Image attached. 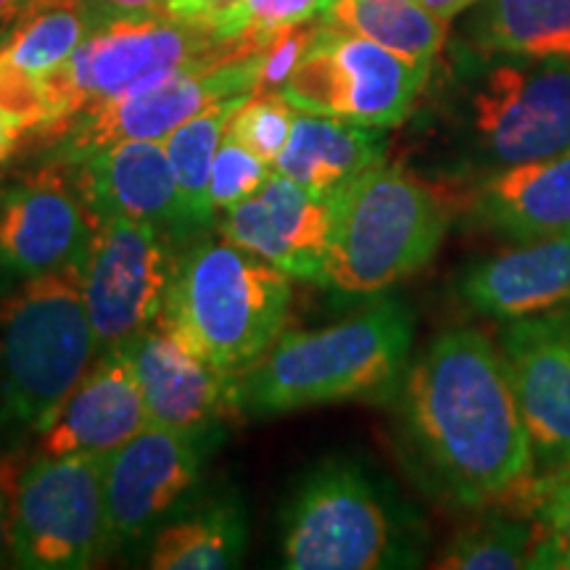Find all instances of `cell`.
<instances>
[{"label":"cell","mask_w":570,"mask_h":570,"mask_svg":"<svg viewBox=\"0 0 570 570\" xmlns=\"http://www.w3.org/2000/svg\"><path fill=\"white\" fill-rule=\"evenodd\" d=\"M399 439L420 483L460 510L510 502L537 475L502 348L452 327L410 362L396 389Z\"/></svg>","instance_id":"6da1fadb"},{"label":"cell","mask_w":570,"mask_h":570,"mask_svg":"<svg viewBox=\"0 0 570 570\" xmlns=\"http://www.w3.org/2000/svg\"><path fill=\"white\" fill-rule=\"evenodd\" d=\"M415 317L396 298L315 331H283L238 373V410L269 417L389 396L407 373Z\"/></svg>","instance_id":"7a4b0ae2"},{"label":"cell","mask_w":570,"mask_h":570,"mask_svg":"<svg viewBox=\"0 0 570 570\" xmlns=\"http://www.w3.org/2000/svg\"><path fill=\"white\" fill-rule=\"evenodd\" d=\"M425 544L417 512L352 458L312 468L283 512L281 560L291 570L415 568Z\"/></svg>","instance_id":"3957f363"},{"label":"cell","mask_w":570,"mask_h":570,"mask_svg":"<svg viewBox=\"0 0 570 570\" xmlns=\"http://www.w3.org/2000/svg\"><path fill=\"white\" fill-rule=\"evenodd\" d=\"M454 196L383 161L333 194V233L317 285L377 296L423 269L449 230Z\"/></svg>","instance_id":"277c9868"},{"label":"cell","mask_w":570,"mask_h":570,"mask_svg":"<svg viewBox=\"0 0 570 570\" xmlns=\"http://www.w3.org/2000/svg\"><path fill=\"white\" fill-rule=\"evenodd\" d=\"M465 56L449 109L458 180L570 151V61Z\"/></svg>","instance_id":"5b68a950"},{"label":"cell","mask_w":570,"mask_h":570,"mask_svg":"<svg viewBox=\"0 0 570 570\" xmlns=\"http://www.w3.org/2000/svg\"><path fill=\"white\" fill-rule=\"evenodd\" d=\"M291 296L288 273L204 233L177 256L159 323L204 360L244 373L283 333Z\"/></svg>","instance_id":"8992f818"},{"label":"cell","mask_w":570,"mask_h":570,"mask_svg":"<svg viewBox=\"0 0 570 570\" xmlns=\"http://www.w3.org/2000/svg\"><path fill=\"white\" fill-rule=\"evenodd\" d=\"M98 354L82 265L21 281L0 302V433H40Z\"/></svg>","instance_id":"52a82bcc"},{"label":"cell","mask_w":570,"mask_h":570,"mask_svg":"<svg viewBox=\"0 0 570 570\" xmlns=\"http://www.w3.org/2000/svg\"><path fill=\"white\" fill-rule=\"evenodd\" d=\"M248 53L256 51L246 40H223L202 24L175 17L101 27L46 80L53 125L40 140H56L80 114L119 101L175 71Z\"/></svg>","instance_id":"ba28073f"},{"label":"cell","mask_w":570,"mask_h":570,"mask_svg":"<svg viewBox=\"0 0 570 570\" xmlns=\"http://www.w3.org/2000/svg\"><path fill=\"white\" fill-rule=\"evenodd\" d=\"M114 552L104 494V458L27 462L13 502L11 566L27 570L96 568Z\"/></svg>","instance_id":"9c48e42d"},{"label":"cell","mask_w":570,"mask_h":570,"mask_svg":"<svg viewBox=\"0 0 570 570\" xmlns=\"http://www.w3.org/2000/svg\"><path fill=\"white\" fill-rule=\"evenodd\" d=\"M431 71L320 17L317 38L281 96L298 111L391 130L412 117Z\"/></svg>","instance_id":"30bf717a"},{"label":"cell","mask_w":570,"mask_h":570,"mask_svg":"<svg viewBox=\"0 0 570 570\" xmlns=\"http://www.w3.org/2000/svg\"><path fill=\"white\" fill-rule=\"evenodd\" d=\"M183 244L122 217L96 219L82 262V294L98 352L130 344L161 320Z\"/></svg>","instance_id":"8fae6325"},{"label":"cell","mask_w":570,"mask_h":570,"mask_svg":"<svg viewBox=\"0 0 570 570\" xmlns=\"http://www.w3.org/2000/svg\"><path fill=\"white\" fill-rule=\"evenodd\" d=\"M256 90L259 53L180 69L119 101L80 114L59 138L48 142L51 151L46 159L67 164L122 140H164L212 106L248 98Z\"/></svg>","instance_id":"7c38bea8"},{"label":"cell","mask_w":570,"mask_h":570,"mask_svg":"<svg viewBox=\"0 0 570 570\" xmlns=\"http://www.w3.org/2000/svg\"><path fill=\"white\" fill-rule=\"evenodd\" d=\"M217 428L177 431L146 425L104 458V494L114 552L159 531L161 520L194 489Z\"/></svg>","instance_id":"4fadbf2b"},{"label":"cell","mask_w":570,"mask_h":570,"mask_svg":"<svg viewBox=\"0 0 570 570\" xmlns=\"http://www.w3.org/2000/svg\"><path fill=\"white\" fill-rule=\"evenodd\" d=\"M96 217L67 164L42 159L32 173L0 185V277L30 281L82 265Z\"/></svg>","instance_id":"5bb4252c"},{"label":"cell","mask_w":570,"mask_h":570,"mask_svg":"<svg viewBox=\"0 0 570 570\" xmlns=\"http://www.w3.org/2000/svg\"><path fill=\"white\" fill-rule=\"evenodd\" d=\"M539 470L570 465V309L504 323L499 336Z\"/></svg>","instance_id":"9a60e30c"},{"label":"cell","mask_w":570,"mask_h":570,"mask_svg":"<svg viewBox=\"0 0 570 570\" xmlns=\"http://www.w3.org/2000/svg\"><path fill=\"white\" fill-rule=\"evenodd\" d=\"M67 169L96 219L122 217L154 225L183 246L198 238L164 140L114 142L67 161Z\"/></svg>","instance_id":"2e32d148"},{"label":"cell","mask_w":570,"mask_h":570,"mask_svg":"<svg viewBox=\"0 0 570 570\" xmlns=\"http://www.w3.org/2000/svg\"><path fill=\"white\" fill-rule=\"evenodd\" d=\"M219 233L298 281L320 283L333 233V196H320L285 175L233 206L219 219Z\"/></svg>","instance_id":"e0dca14e"},{"label":"cell","mask_w":570,"mask_h":570,"mask_svg":"<svg viewBox=\"0 0 570 570\" xmlns=\"http://www.w3.org/2000/svg\"><path fill=\"white\" fill-rule=\"evenodd\" d=\"M151 425L202 431L238 410V373L217 367L156 323L125 344Z\"/></svg>","instance_id":"ac0fdd59"},{"label":"cell","mask_w":570,"mask_h":570,"mask_svg":"<svg viewBox=\"0 0 570 570\" xmlns=\"http://www.w3.org/2000/svg\"><path fill=\"white\" fill-rule=\"evenodd\" d=\"M148 417L146 399L125 348L101 352L77 389L38 433L42 458H106L138 436Z\"/></svg>","instance_id":"d6986e66"},{"label":"cell","mask_w":570,"mask_h":570,"mask_svg":"<svg viewBox=\"0 0 570 570\" xmlns=\"http://www.w3.org/2000/svg\"><path fill=\"white\" fill-rule=\"evenodd\" d=\"M458 291L470 309L502 323L570 309V230L481 256L460 275Z\"/></svg>","instance_id":"ffe728a7"},{"label":"cell","mask_w":570,"mask_h":570,"mask_svg":"<svg viewBox=\"0 0 570 570\" xmlns=\"http://www.w3.org/2000/svg\"><path fill=\"white\" fill-rule=\"evenodd\" d=\"M468 206L483 230L510 244L570 230V151L475 177Z\"/></svg>","instance_id":"44dd1931"},{"label":"cell","mask_w":570,"mask_h":570,"mask_svg":"<svg viewBox=\"0 0 570 570\" xmlns=\"http://www.w3.org/2000/svg\"><path fill=\"white\" fill-rule=\"evenodd\" d=\"M389 135L325 114L296 111L294 130L273 169L320 196H333L354 177L386 161Z\"/></svg>","instance_id":"7402d4cb"},{"label":"cell","mask_w":570,"mask_h":570,"mask_svg":"<svg viewBox=\"0 0 570 570\" xmlns=\"http://www.w3.org/2000/svg\"><path fill=\"white\" fill-rule=\"evenodd\" d=\"M465 38L487 56L570 61V0H481Z\"/></svg>","instance_id":"603a6c76"},{"label":"cell","mask_w":570,"mask_h":570,"mask_svg":"<svg viewBox=\"0 0 570 570\" xmlns=\"http://www.w3.org/2000/svg\"><path fill=\"white\" fill-rule=\"evenodd\" d=\"M248 520L238 499H214L154 533L148 568L223 570L244 558Z\"/></svg>","instance_id":"cb8c5ba5"},{"label":"cell","mask_w":570,"mask_h":570,"mask_svg":"<svg viewBox=\"0 0 570 570\" xmlns=\"http://www.w3.org/2000/svg\"><path fill=\"white\" fill-rule=\"evenodd\" d=\"M320 17L338 30L362 35L402 59L431 69L449 38V21L417 0H333Z\"/></svg>","instance_id":"d4e9b609"},{"label":"cell","mask_w":570,"mask_h":570,"mask_svg":"<svg viewBox=\"0 0 570 570\" xmlns=\"http://www.w3.org/2000/svg\"><path fill=\"white\" fill-rule=\"evenodd\" d=\"M248 98H233V101L212 106V109L188 119V122L164 138V148H167L169 161H173L175 169L177 188H180L183 204L188 209V217L198 235L209 230L214 217H217V212L212 206L214 156H217L219 142H223L227 127H230L233 114Z\"/></svg>","instance_id":"484cf974"},{"label":"cell","mask_w":570,"mask_h":570,"mask_svg":"<svg viewBox=\"0 0 570 570\" xmlns=\"http://www.w3.org/2000/svg\"><path fill=\"white\" fill-rule=\"evenodd\" d=\"M449 539L436 568L444 570H520L533 560V520L529 512L494 504Z\"/></svg>","instance_id":"4316f807"},{"label":"cell","mask_w":570,"mask_h":570,"mask_svg":"<svg viewBox=\"0 0 570 570\" xmlns=\"http://www.w3.org/2000/svg\"><path fill=\"white\" fill-rule=\"evenodd\" d=\"M96 32L80 0H56L27 11L9 30L0 53L27 75L48 80Z\"/></svg>","instance_id":"83f0119b"},{"label":"cell","mask_w":570,"mask_h":570,"mask_svg":"<svg viewBox=\"0 0 570 570\" xmlns=\"http://www.w3.org/2000/svg\"><path fill=\"white\" fill-rule=\"evenodd\" d=\"M504 504L529 512L533 520L531 568L570 570V465L539 470Z\"/></svg>","instance_id":"f1b7e54d"},{"label":"cell","mask_w":570,"mask_h":570,"mask_svg":"<svg viewBox=\"0 0 570 570\" xmlns=\"http://www.w3.org/2000/svg\"><path fill=\"white\" fill-rule=\"evenodd\" d=\"M296 111L298 109L285 101L281 92H254L233 114L227 130L262 161L275 164L291 138V130H294Z\"/></svg>","instance_id":"f546056e"},{"label":"cell","mask_w":570,"mask_h":570,"mask_svg":"<svg viewBox=\"0 0 570 570\" xmlns=\"http://www.w3.org/2000/svg\"><path fill=\"white\" fill-rule=\"evenodd\" d=\"M273 175V164L262 161L259 156L248 151L230 130L219 142L212 167V206L217 214L230 212L233 206L254 196L267 177Z\"/></svg>","instance_id":"4dcf8cb0"},{"label":"cell","mask_w":570,"mask_h":570,"mask_svg":"<svg viewBox=\"0 0 570 570\" xmlns=\"http://www.w3.org/2000/svg\"><path fill=\"white\" fill-rule=\"evenodd\" d=\"M0 111L27 132V140L42 138L53 125V104L46 80L13 67L3 53H0Z\"/></svg>","instance_id":"1f68e13d"},{"label":"cell","mask_w":570,"mask_h":570,"mask_svg":"<svg viewBox=\"0 0 570 570\" xmlns=\"http://www.w3.org/2000/svg\"><path fill=\"white\" fill-rule=\"evenodd\" d=\"M325 6L327 0H244L238 40H246L259 53L277 32L317 19Z\"/></svg>","instance_id":"d6a6232c"},{"label":"cell","mask_w":570,"mask_h":570,"mask_svg":"<svg viewBox=\"0 0 570 570\" xmlns=\"http://www.w3.org/2000/svg\"><path fill=\"white\" fill-rule=\"evenodd\" d=\"M317 32L320 17L277 32L259 51V90L256 92H281L283 85L291 80V75L312 48Z\"/></svg>","instance_id":"836d02e7"},{"label":"cell","mask_w":570,"mask_h":570,"mask_svg":"<svg viewBox=\"0 0 570 570\" xmlns=\"http://www.w3.org/2000/svg\"><path fill=\"white\" fill-rule=\"evenodd\" d=\"M244 0H173V17L194 21L223 40H238Z\"/></svg>","instance_id":"e575fe53"},{"label":"cell","mask_w":570,"mask_h":570,"mask_svg":"<svg viewBox=\"0 0 570 570\" xmlns=\"http://www.w3.org/2000/svg\"><path fill=\"white\" fill-rule=\"evenodd\" d=\"M96 30L117 21L173 17V0H80Z\"/></svg>","instance_id":"d590c367"},{"label":"cell","mask_w":570,"mask_h":570,"mask_svg":"<svg viewBox=\"0 0 570 570\" xmlns=\"http://www.w3.org/2000/svg\"><path fill=\"white\" fill-rule=\"evenodd\" d=\"M27 462L19 452H0V568L11 566L13 502Z\"/></svg>","instance_id":"8d00e7d4"},{"label":"cell","mask_w":570,"mask_h":570,"mask_svg":"<svg viewBox=\"0 0 570 570\" xmlns=\"http://www.w3.org/2000/svg\"><path fill=\"white\" fill-rule=\"evenodd\" d=\"M24 142H27V132L21 130L11 117H6V114L0 111V167L11 161L13 156L21 151Z\"/></svg>","instance_id":"74e56055"},{"label":"cell","mask_w":570,"mask_h":570,"mask_svg":"<svg viewBox=\"0 0 570 570\" xmlns=\"http://www.w3.org/2000/svg\"><path fill=\"white\" fill-rule=\"evenodd\" d=\"M417 3L425 6L431 13H436V17L452 21L462 11H470L473 6H479L481 0H417Z\"/></svg>","instance_id":"f35d334b"},{"label":"cell","mask_w":570,"mask_h":570,"mask_svg":"<svg viewBox=\"0 0 570 570\" xmlns=\"http://www.w3.org/2000/svg\"><path fill=\"white\" fill-rule=\"evenodd\" d=\"M30 6L32 0H0V30H6L9 24H17Z\"/></svg>","instance_id":"ab89813d"},{"label":"cell","mask_w":570,"mask_h":570,"mask_svg":"<svg viewBox=\"0 0 570 570\" xmlns=\"http://www.w3.org/2000/svg\"><path fill=\"white\" fill-rule=\"evenodd\" d=\"M48 3H56V0H32V6L27 11H32V9H38V6H48Z\"/></svg>","instance_id":"60d3db41"},{"label":"cell","mask_w":570,"mask_h":570,"mask_svg":"<svg viewBox=\"0 0 570 570\" xmlns=\"http://www.w3.org/2000/svg\"><path fill=\"white\" fill-rule=\"evenodd\" d=\"M6 38H9V30H0V46H3Z\"/></svg>","instance_id":"b9f144b4"},{"label":"cell","mask_w":570,"mask_h":570,"mask_svg":"<svg viewBox=\"0 0 570 570\" xmlns=\"http://www.w3.org/2000/svg\"><path fill=\"white\" fill-rule=\"evenodd\" d=\"M327 3H333V0H327ZM323 11H325V9H323Z\"/></svg>","instance_id":"7bdbcfd3"}]
</instances>
